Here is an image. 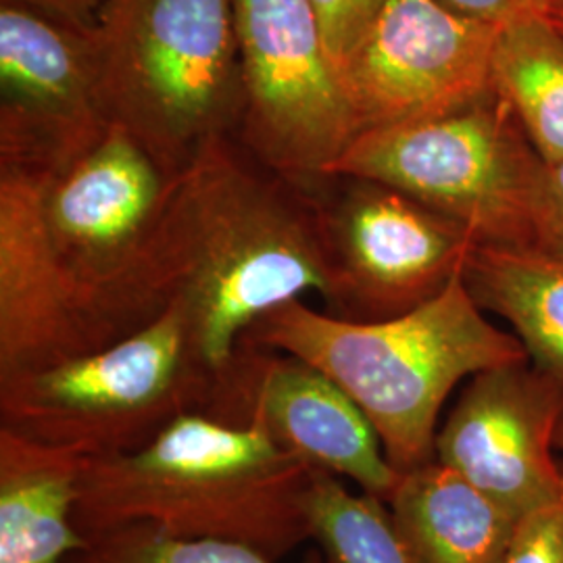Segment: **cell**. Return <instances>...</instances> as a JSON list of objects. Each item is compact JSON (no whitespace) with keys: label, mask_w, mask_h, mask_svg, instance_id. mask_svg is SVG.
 I'll use <instances>...</instances> for the list:
<instances>
[{"label":"cell","mask_w":563,"mask_h":563,"mask_svg":"<svg viewBox=\"0 0 563 563\" xmlns=\"http://www.w3.org/2000/svg\"><path fill=\"white\" fill-rule=\"evenodd\" d=\"M174 301L195 362L216 384L244 332L307 292L332 305L336 284L318 205L234 136L184 165L167 220Z\"/></svg>","instance_id":"obj_1"},{"label":"cell","mask_w":563,"mask_h":563,"mask_svg":"<svg viewBox=\"0 0 563 563\" xmlns=\"http://www.w3.org/2000/svg\"><path fill=\"white\" fill-rule=\"evenodd\" d=\"M313 467L255 426L181 413L139 451L88 460L76 523L86 539L128 523L249 544L280 560L311 541Z\"/></svg>","instance_id":"obj_2"},{"label":"cell","mask_w":563,"mask_h":563,"mask_svg":"<svg viewBox=\"0 0 563 563\" xmlns=\"http://www.w3.org/2000/svg\"><path fill=\"white\" fill-rule=\"evenodd\" d=\"M241 344L295 355L332 378L360 405L399 474L434 460L441 411L463 380L528 362L516 334L486 318L463 274L434 299L374 322L322 313L302 299L284 302Z\"/></svg>","instance_id":"obj_3"},{"label":"cell","mask_w":563,"mask_h":563,"mask_svg":"<svg viewBox=\"0 0 563 563\" xmlns=\"http://www.w3.org/2000/svg\"><path fill=\"white\" fill-rule=\"evenodd\" d=\"M180 172L115 123L78 162L42 176L48 239L101 349L174 301L167 220Z\"/></svg>","instance_id":"obj_4"},{"label":"cell","mask_w":563,"mask_h":563,"mask_svg":"<svg viewBox=\"0 0 563 563\" xmlns=\"http://www.w3.org/2000/svg\"><path fill=\"white\" fill-rule=\"evenodd\" d=\"M113 123L184 169L236 136L244 90L234 0H111L97 21Z\"/></svg>","instance_id":"obj_5"},{"label":"cell","mask_w":563,"mask_h":563,"mask_svg":"<svg viewBox=\"0 0 563 563\" xmlns=\"http://www.w3.org/2000/svg\"><path fill=\"white\" fill-rule=\"evenodd\" d=\"M328 176L386 184L478 244L551 253L549 165L495 92L443 118L365 130Z\"/></svg>","instance_id":"obj_6"},{"label":"cell","mask_w":563,"mask_h":563,"mask_svg":"<svg viewBox=\"0 0 563 563\" xmlns=\"http://www.w3.org/2000/svg\"><path fill=\"white\" fill-rule=\"evenodd\" d=\"M211 393L172 302L109 346L0 378V426L107 460L146 446L181 413H205Z\"/></svg>","instance_id":"obj_7"},{"label":"cell","mask_w":563,"mask_h":563,"mask_svg":"<svg viewBox=\"0 0 563 563\" xmlns=\"http://www.w3.org/2000/svg\"><path fill=\"white\" fill-rule=\"evenodd\" d=\"M242 107L236 141L305 190L330 176L360 125L309 0H234Z\"/></svg>","instance_id":"obj_8"},{"label":"cell","mask_w":563,"mask_h":563,"mask_svg":"<svg viewBox=\"0 0 563 563\" xmlns=\"http://www.w3.org/2000/svg\"><path fill=\"white\" fill-rule=\"evenodd\" d=\"M309 190L318 205L336 295L332 313L374 322L407 313L462 274L476 239L380 181L334 176Z\"/></svg>","instance_id":"obj_9"},{"label":"cell","mask_w":563,"mask_h":563,"mask_svg":"<svg viewBox=\"0 0 563 563\" xmlns=\"http://www.w3.org/2000/svg\"><path fill=\"white\" fill-rule=\"evenodd\" d=\"M97 25L0 4V167L53 176L113 128Z\"/></svg>","instance_id":"obj_10"},{"label":"cell","mask_w":563,"mask_h":563,"mask_svg":"<svg viewBox=\"0 0 563 563\" xmlns=\"http://www.w3.org/2000/svg\"><path fill=\"white\" fill-rule=\"evenodd\" d=\"M497 34L439 0H384L339 67L360 134L443 118L488 99Z\"/></svg>","instance_id":"obj_11"},{"label":"cell","mask_w":563,"mask_h":563,"mask_svg":"<svg viewBox=\"0 0 563 563\" xmlns=\"http://www.w3.org/2000/svg\"><path fill=\"white\" fill-rule=\"evenodd\" d=\"M205 413L255 426L309 467L383 501L401 478L360 405L318 367L288 353L241 344L230 372L213 384Z\"/></svg>","instance_id":"obj_12"},{"label":"cell","mask_w":563,"mask_h":563,"mask_svg":"<svg viewBox=\"0 0 563 563\" xmlns=\"http://www.w3.org/2000/svg\"><path fill=\"white\" fill-rule=\"evenodd\" d=\"M563 383L530 362L472 376L439 426L434 460L523 518L563 493Z\"/></svg>","instance_id":"obj_13"},{"label":"cell","mask_w":563,"mask_h":563,"mask_svg":"<svg viewBox=\"0 0 563 563\" xmlns=\"http://www.w3.org/2000/svg\"><path fill=\"white\" fill-rule=\"evenodd\" d=\"M97 349L46 232L41 174L0 167V378Z\"/></svg>","instance_id":"obj_14"},{"label":"cell","mask_w":563,"mask_h":563,"mask_svg":"<svg viewBox=\"0 0 563 563\" xmlns=\"http://www.w3.org/2000/svg\"><path fill=\"white\" fill-rule=\"evenodd\" d=\"M88 460L0 426V563L74 562L88 549L76 523Z\"/></svg>","instance_id":"obj_15"},{"label":"cell","mask_w":563,"mask_h":563,"mask_svg":"<svg viewBox=\"0 0 563 563\" xmlns=\"http://www.w3.org/2000/svg\"><path fill=\"white\" fill-rule=\"evenodd\" d=\"M386 504L413 563H504L522 520L439 460L401 474Z\"/></svg>","instance_id":"obj_16"},{"label":"cell","mask_w":563,"mask_h":563,"mask_svg":"<svg viewBox=\"0 0 563 563\" xmlns=\"http://www.w3.org/2000/svg\"><path fill=\"white\" fill-rule=\"evenodd\" d=\"M462 274L474 301L522 342L528 362L563 383V255L476 244Z\"/></svg>","instance_id":"obj_17"},{"label":"cell","mask_w":563,"mask_h":563,"mask_svg":"<svg viewBox=\"0 0 563 563\" xmlns=\"http://www.w3.org/2000/svg\"><path fill=\"white\" fill-rule=\"evenodd\" d=\"M493 92L511 109L547 165L563 159V34L551 18L499 30Z\"/></svg>","instance_id":"obj_18"},{"label":"cell","mask_w":563,"mask_h":563,"mask_svg":"<svg viewBox=\"0 0 563 563\" xmlns=\"http://www.w3.org/2000/svg\"><path fill=\"white\" fill-rule=\"evenodd\" d=\"M309 518L322 563H413L388 504L349 490L339 476L313 470Z\"/></svg>","instance_id":"obj_19"},{"label":"cell","mask_w":563,"mask_h":563,"mask_svg":"<svg viewBox=\"0 0 563 563\" xmlns=\"http://www.w3.org/2000/svg\"><path fill=\"white\" fill-rule=\"evenodd\" d=\"M74 563H276L249 544L172 534L151 523H128L88 539ZM307 563H322L318 549Z\"/></svg>","instance_id":"obj_20"},{"label":"cell","mask_w":563,"mask_h":563,"mask_svg":"<svg viewBox=\"0 0 563 563\" xmlns=\"http://www.w3.org/2000/svg\"><path fill=\"white\" fill-rule=\"evenodd\" d=\"M504 563H563V493L523 516Z\"/></svg>","instance_id":"obj_21"},{"label":"cell","mask_w":563,"mask_h":563,"mask_svg":"<svg viewBox=\"0 0 563 563\" xmlns=\"http://www.w3.org/2000/svg\"><path fill=\"white\" fill-rule=\"evenodd\" d=\"M336 69L378 15L384 0H309Z\"/></svg>","instance_id":"obj_22"},{"label":"cell","mask_w":563,"mask_h":563,"mask_svg":"<svg viewBox=\"0 0 563 563\" xmlns=\"http://www.w3.org/2000/svg\"><path fill=\"white\" fill-rule=\"evenodd\" d=\"M449 11L497 30L537 18H549L553 0H439Z\"/></svg>","instance_id":"obj_23"},{"label":"cell","mask_w":563,"mask_h":563,"mask_svg":"<svg viewBox=\"0 0 563 563\" xmlns=\"http://www.w3.org/2000/svg\"><path fill=\"white\" fill-rule=\"evenodd\" d=\"M9 2H20V4L38 9L48 15L60 18V20L76 21L84 25H97L104 7L111 0H9Z\"/></svg>","instance_id":"obj_24"},{"label":"cell","mask_w":563,"mask_h":563,"mask_svg":"<svg viewBox=\"0 0 563 563\" xmlns=\"http://www.w3.org/2000/svg\"><path fill=\"white\" fill-rule=\"evenodd\" d=\"M551 199V253L563 255V159L549 165Z\"/></svg>","instance_id":"obj_25"},{"label":"cell","mask_w":563,"mask_h":563,"mask_svg":"<svg viewBox=\"0 0 563 563\" xmlns=\"http://www.w3.org/2000/svg\"><path fill=\"white\" fill-rule=\"evenodd\" d=\"M549 18H551V21L555 23V27L563 34V0L553 4V11H551Z\"/></svg>","instance_id":"obj_26"},{"label":"cell","mask_w":563,"mask_h":563,"mask_svg":"<svg viewBox=\"0 0 563 563\" xmlns=\"http://www.w3.org/2000/svg\"><path fill=\"white\" fill-rule=\"evenodd\" d=\"M555 451H558V455L562 457L563 462V409L562 418H560V423H558V432H555Z\"/></svg>","instance_id":"obj_27"},{"label":"cell","mask_w":563,"mask_h":563,"mask_svg":"<svg viewBox=\"0 0 563 563\" xmlns=\"http://www.w3.org/2000/svg\"><path fill=\"white\" fill-rule=\"evenodd\" d=\"M555 2H562V0H553V4H555Z\"/></svg>","instance_id":"obj_28"}]
</instances>
